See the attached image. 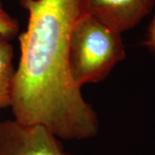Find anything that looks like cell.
Segmentation results:
<instances>
[{"mask_svg":"<svg viewBox=\"0 0 155 155\" xmlns=\"http://www.w3.org/2000/svg\"><path fill=\"white\" fill-rule=\"evenodd\" d=\"M143 45L155 55V13L147 28Z\"/></svg>","mask_w":155,"mask_h":155,"instance_id":"cell-7","label":"cell"},{"mask_svg":"<svg viewBox=\"0 0 155 155\" xmlns=\"http://www.w3.org/2000/svg\"><path fill=\"white\" fill-rule=\"evenodd\" d=\"M19 31L18 21L5 10L0 1V38L11 41L18 35Z\"/></svg>","mask_w":155,"mask_h":155,"instance_id":"cell-6","label":"cell"},{"mask_svg":"<svg viewBox=\"0 0 155 155\" xmlns=\"http://www.w3.org/2000/svg\"><path fill=\"white\" fill-rule=\"evenodd\" d=\"M140 155H144V154H140Z\"/></svg>","mask_w":155,"mask_h":155,"instance_id":"cell-8","label":"cell"},{"mask_svg":"<svg viewBox=\"0 0 155 155\" xmlns=\"http://www.w3.org/2000/svg\"><path fill=\"white\" fill-rule=\"evenodd\" d=\"M155 0H85V13L122 34L152 12Z\"/></svg>","mask_w":155,"mask_h":155,"instance_id":"cell-4","label":"cell"},{"mask_svg":"<svg viewBox=\"0 0 155 155\" xmlns=\"http://www.w3.org/2000/svg\"><path fill=\"white\" fill-rule=\"evenodd\" d=\"M28 12L19 34L11 108L14 119L39 124L59 139L81 140L99 132L93 107L72 82L68 45L72 27L85 13V0H18Z\"/></svg>","mask_w":155,"mask_h":155,"instance_id":"cell-1","label":"cell"},{"mask_svg":"<svg viewBox=\"0 0 155 155\" xmlns=\"http://www.w3.org/2000/svg\"><path fill=\"white\" fill-rule=\"evenodd\" d=\"M13 47L0 38V109L11 107L16 69L13 66Z\"/></svg>","mask_w":155,"mask_h":155,"instance_id":"cell-5","label":"cell"},{"mask_svg":"<svg viewBox=\"0 0 155 155\" xmlns=\"http://www.w3.org/2000/svg\"><path fill=\"white\" fill-rule=\"evenodd\" d=\"M0 155H72L42 125L0 121Z\"/></svg>","mask_w":155,"mask_h":155,"instance_id":"cell-3","label":"cell"},{"mask_svg":"<svg viewBox=\"0 0 155 155\" xmlns=\"http://www.w3.org/2000/svg\"><path fill=\"white\" fill-rule=\"evenodd\" d=\"M126 57L122 34L84 13L72 27L68 45V69L73 84L104 80Z\"/></svg>","mask_w":155,"mask_h":155,"instance_id":"cell-2","label":"cell"}]
</instances>
